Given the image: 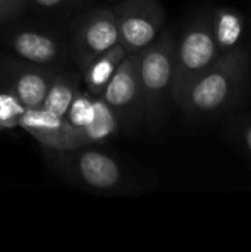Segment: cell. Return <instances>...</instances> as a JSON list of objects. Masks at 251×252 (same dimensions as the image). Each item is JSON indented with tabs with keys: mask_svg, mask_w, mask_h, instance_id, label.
<instances>
[{
	"mask_svg": "<svg viewBox=\"0 0 251 252\" xmlns=\"http://www.w3.org/2000/svg\"><path fill=\"white\" fill-rule=\"evenodd\" d=\"M212 31L219 55L234 50L243 37V18L235 10L217 7L212 16Z\"/></svg>",
	"mask_w": 251,
	"mask_h": 252,
	"instance_id": "cell-13",
	"label": "cell"
},
{
	"mask_svg": "<svg viewBox=\"0 0 251 252\" xmlns=\"http://www.w3.org/2000/svg\"><path fill=\"white\" fill-rule=\"evenodd\" d=\"M53 74L43 69H22L12 83V93L25 108H41Z\"/></svg>",
	"mask_w": 251,
	"mask_h": 252,
	"instance_id": "cell-12",
	"label": "cell"
},
{
	"mask_svg": "<svg viewBox=\"0 0 251 252\" xmlns=\"http://www.w3.org/2000/svg\"><path fill=\"white\" fill-rule=\"evenodd\" d=\"M65 154L71 158L70 167L74 176L89 189L112 192L123 185V170L111 155L87 146Z\"/></svg>",
	"mask_w": 251,
	"mask_h": 252,
	"instance_id": "cell-5",
	"label": "cell"
},
{
	"mask_svg": "<svg viewBox=\"0 0 251 252\" xmlns=\"http://www.w3.org/2000/svg\"><path fill=\"white\" fill-rule=\"evenodd\" d=\"M118 131V114L102 99L95 96L93 118L81 128H75L78 149L105 142Z\"/></svg>",
	"mask_w": 251,
	"mask_h": 252,
	"instance_id": "cell-9",
	"label": "cell"
},
{
	"mask_svg": "<svg viewBox=\"0 0 251 252\" xmlns=\"http://www.w3.org/2000/svg\"><path fill=\"white\" fill-rule=\"evenodd\" d=\"M249 56L234 49L220 53L186 90L179 106L191 115H206L222 109L231 102L246 74Z\"/></svg>",
	"mask_w": 251,
	"mask_h": 252,
	"instance_id": "cell-1",
	"label": "cell"
},
{
	"mask_svg": "<svg viewBox=\"0 0 251 252\" xmlns=\"http://www.w3.org/2000/svg\"><path fill=\"white\" fill-rule=\"evenodd\" d=\"M112 12L118 30V43L127 53H139L152 44L166 21V12L158 0H124Z\"/></svg>",
	"mask_w": 251,
	"mask_h": 252,
	"instance_id": "cell-4",
	"label": "cell"
},
{
	"mask_svg": "<svg viewBox=\"0 0 251 252\" xmlns=\"http://www.w3.org/2000/svg\"><path fill=\"white\" fill-rule=\"evenodd\" d=\"M139 53H129L102 92V99L118 114L138 108L142 112L138 75Z\"/></svg>",
	"mask_w": 251,
	"mask_h": 252,
	"instance_id": "cell-8",
	"label": "cell"
},
{
	"mask_svg": "<svg viewBox=\"0 0 251 252\" xmlns=\"http://www.w3.org/2000/svg\"><path fill=\"white\" fill-rule=\"evenodd\" d=\"M33 1L41 7H56V6L62 4L65 0H33Z\"/></svg>",
	"mask_w": 251,
	"mask_h": 252,
	"instance_id": "cell-18",
	"label": "cell"
},
{
	"mask_svg": "<svg viewBox=\"0 0 251 252\" xmlns=\"http://www.w3.org/2000/svg\"><path fill=\"white\" fill-rule=\"evenodd\" d=\"M219 56L213 31L212 16H200L183 32L175 49L173 78L170 97L179 105L189 86Z\"/></svg>",
	"mask_w": 251,
	"mask_h": 252,
	"instance_id": "cell-3",
	"label": "cell"
},
{
	"mask_svg": "<svg viewBox=\"0 0 251 252\" xmlns=\"http://www.w3.org/2000/svg\"><path fill=\"white\" fill-rule=\"evenodd\" d=\"M118 44V30L112 10L92 12L81 24L77 34V61L84 68L101 53Z\"/></svg>",
	"mask_w": 251,
	"mask_h": 252,
	"instance_id": "cell-7",
	"label": "cell"
},
{
	"mask_svg": "<svg viewBox=\"0 0 251 252\" xmlns=\"http://www.w3.org/2000/svg\"><path fill=\"white\" fill-rule=\"evenodd\" d=\"M78 92V78L74 74L55 75L41 108L65 118V114Z\"/></svg>",
	"mask_w": 251,
	"mask_h": 252,
	"instance_id": "cell-14",
	"label": "cell"
},
{
	"mask_svg": "<svg viewBox=\"0 0 251 252\" xmlns=\"http://www.w3.org/2000/svg\"><path fill=\"white\" fill-rule=\"evenodd\" d=\"M25 7V0H0V25L13 21Z\"/></svg>",
	"mask_w": 251,
	"mask_h": 252,
	"instance_id": "cell-17",
	"label": "cell"
},
{
	"mask_svg": "<svg viewBox=\"0 0 251 252\" xmlns=\"http://www.w3.org/2000/svg\"><path fill=\"white\" fill-rule=\"evenodd\" d=\"M127 50L118 43L109 50L101 53L93 61H90L84 68V83L90 94L98 96L102 94L104 89L118 69L123 59L127 56Z\"/></svg>",
	"mask_w": 251,
	"mask_h": 252,
	"instance_id": "cell-11",
	"label": "cell"
},
{
	"mask_svg": "<svg viewBox=\"0 0 251 252\" xmlns=\"http://www.w3.org/2000/svg\"><path fill=\"white\" fill-rule=\"evenodd\" d=\"M22 102L12 93H0V130L18 127L21 115L25 112Z\"/></svg>",
	"mask_w": 251,
	"mask_h": 252,
	"instance_id": "cell-16",
	"label": "cell"
},
{
	"mask_svg": "<svg viewBox=\"0 0 251 252\" xmlns=\"http://www.w3.org/2000/svg\"><path fill=\"white\" fill-rule=\"evenodd\" d=\"M18 127L24 128L44 148L56 152L78 149L75 128L71 127L65 118L43 108H27L19 118Z\"/></svg>",
	"mask_w": 251,
	"mask_h": 252,
	"instance_id": "cell-6",
	"label": "cell"
},
{
	"mask_svg": "<svg viewBox=\"0 0 251 252\" xmlns=\"http://www.w3.org/2000/svg\"><path fill=\"white\" fill-rule=\"evenodd\" d=\"M10 46L18 56L37 65L50 63L61 53L59 44L53 37L34 31L15 34L10 38Z\"/></svg>",
	"mask_w": 251,
	"mask_h": 252,
	"instance_id": "cell-10",
	"label": "cell"
},
{
	"mask_svg": "<svg viewBox=\"0 0 251 252\" xmlns=\"http://www.w3.org/2000/svg\"><path fill=\"white\" fill-rule=\"evenodd\" d=\"M93 111H95V96L90 94L89 92L87 93L78 92L65 114V121L74 128H81L90 123V120L93 118Z\"/></svg>",
	"mask_w": 251,
	"mask_h": 252,
	"instance_id": "cell-15",
	"label": "cell"
},
{
	"mask_svg": "<svg viewBox=\"0 0 251 252\" xmlns=\"http://www.w3.org/2000/svg\"><path fill=\"white\" fill-rule=\"evenodd\" d=\"M244 142H246V146H247V149L250 151L251 154V126H249L244 130Z\"/></svg>",
	"mask_w": 251,
	"mask_h": 252,
	"instance_id": "cell-19",
	"label": "cell"
},
{
	"mask_svg": "<svg viewBox=\"0 0 251 252\" xmlns=\"http://www.w3.org/2000/svg\"><path fill=\"white\" fill-rule=\"evenodd\" d=\"M176 40L170 31H164L146 49L139 52L138 75L141 89L142 114L155 121L167 96H170Z\"/></svg>",
	"mask_w": 251,
	"mask_h": 252,
	"instance_id": "cell-2",
	"label": "cell"
}]
</instances>
